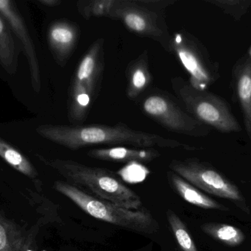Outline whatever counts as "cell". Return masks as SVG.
I'll return each instance as SVG.
<instances>
[{"label":"cell","instance_id":"6da1fadb","mask_svg":"<svg viewBox=\"0 0 251 251\" xmlns=\"http://www.w3.org/2000/svg\"><path fill=\"white\" fill-rule=\"evenodd\" d=\"M36 132L43 138L72 150L88 146L128 145L138 148L183 149L198 150L197 147L178 140L165 138L159 134L143 132L124 124L109 126L104 125H42Z\"/></svg>","mask_w":251,"mask_h":251},{"label":"cell","instance_id":"7a4b0ae2","mask_svg":"<svg viewBox=\"0 0 251 251\" xmlns=\"http://www.w3.org/2000/svg\"><path fill=\"white\" fill-rule=\"evenodd\" d=\"M47 163L58 171L67 183L89 195L130 210L144 207L140 196L108 169L63 159Z\"/></svg>","mask_w":251,"mask_h":251},{"label":"cell","instance_id":"3957f363","mask_svg":"<svg viewBox=\"0 0 251 251\" xmlns=\"http://www.w3.org/2000/svg\"><path fill=\"white\" fill-rule=\"evenodd\" d=\"M57 191L70 199L90 216L138 234H154L160 225L147 208L130 210L93 197L64 181H56Z\"/></svg>","mask_w":251,"mask_h":251},{"label":"cell","instance_id":"277c9868","mask_svg":"<svg viewBox=\"0 0 251 251\" xmlns=\"http://www.w3.org/2000/svg\"><path fill=\"white\" fill-rule=\"evenodd\" d=\"M173 88L192 116L222 133L240 132L241 126L224 99L209 91L196 89L181 78L172 80Z\"/></svg>","mask_w":251,"mask_h":251},{"label":"cell","instance_id":"5b68a950","mask_svg":"<svg viewBox=\"0 0 251 251\" xmlns=\"http://www.w3.org/2000/svg\"><path fill=\"white\" fill-rule=\"evenodd\" d=\"M104 40L98 39L88 49L78 65L69 92V117L74 123L86 119L102 77Z\"/></svg>","mask_w":251,"mask_h":251},{"label":"cell","instance_id":"8992f818","mask_svg":"<svg viewBox=\"0 0 251 251\" xmlns=\"http://www.w3.org/2000/svg\"><path fill=\"white\" fill-rule=\"evenodd\" d=\"M170 170L206 193L234 202L246 213L249 206L240 189L212 167L196 159L171 161Z\"/></svg>","mask_w":251,"mask_h":251},{"label":"cell","instance_id":"52a82bcc","mask_svg":"<svg viewBox=\"0 0 251 251\" xmlns=\"http://www.w3.org/2000/svg\"><path fill=\"white\" fill-rule=\"evenodd\" d=\"M142 0H117L109 18L119 20L127 29L140 36L159 41L168 50L170 36L166 24L157 12Z\"/></svg>","mask_w":251,"mask_h":251},{"label":"cell","instance_id":"ba28073f","mask_svg":"<svg viewBox=\"0 0 251 251\" xmlns=\"http://www.w3.org/2000/svg\"><path fill=\"white\" fill-rule=\"evenodd\" d=\"M168 51L178 57L190 75V85L205 91L219 77L218 68L191 35L176 32L170 38Z\"/></svg>","mask_w":251,"mask_h":251},{"label":"cell","instance_id":"9c48e42d","mask_svg":"<svg viewBox=\"0 0 251 251\" xmlns=\"http://www.w3.org/2000/svg\"><path fill=\"white\" fill-rule=\"evenodd\" d=\"M144 113L159 125L176 134L203 137L210 134V128L184 112L164 94L149 96L142 103Z\"/></svg>","mask_w":251,"mask_h":251},{"label":"cell","instance_id":"30bf717a","mask_svg":"<svg viewBox=\"0 0 251 251\" xmlns=\"http://www.w3.org/2000/svg\"><path fill=\"white\" fill-rule=\"evenodd\" d=\"M0 14L7 21L18 43L23 50L30 74L31 84L34 91L37 94L41 88V70L37 56L35 46L32 39L29 29L17 8L15 1L10 0H0Z\"/></svg>","mask_w":251,"mask_h":251},{"label":"cell","instance_id":"8fae6325","mask_svg":"<svg viewBox=\"0 0 251 251\" xmlns=\"http://www.w3.org/2000/svg\"><path fill=\"white\" fill-rule=\"evenodd\" d=\"M49 45L54 58L60 66L66 64L73 53L79 38V28L66 21H58L50 25Z\"/></svg>","mask_w":251,"mask_h":251},{"label":"cell","instance_id":"7c38bea8","mask_svg":"<svg viewBox=\"0 0 251 251\" xmlns=\"http://www.w3.org/2000/svg\"><path fill=\"white\" fill-rule=\"evenodd\" d=\"M90 158L117 163L151 162L160 157V153L155 148L114 147L92 149L87 152Z\"/></svg>","mask_w":251,"mask_h":251},{"label":"cell","instance_id":"4fadbf2b","mask_svg":"<svg viewBox=\"0 0 251 251\" xmlns=\"http://www.w3.org/2000/svg\"><path fill=\"white\" fill-rule=\"evenodd\" d=\"M234 85L246 132L251 141V58L245 57L234 70Z\"/></svg>","mask_w":251,"mask_h":251},{"label":"cell","instance_id":"5bb4252c","mask_svg":"<svg viewBox=\"0 0 251 251\" xmlns=\"http://www.w3.org/2000/svg\"><path fill=\"white\" fill-rule=\"evenodd\" d=\"M167 178L171 187L176 192L177 194L190 204L203 209H215L223 212L229 211L226 206L206 195L199 189L172 171L170 170L167 172Z\"/></svg>","mask_w":251,"mask_h":251},{"label":"cell","instance_id":"9a60e30c","mask_svg":"<svg viewBox=\"0 0 251 251\" xmlns=\"http://www.w3.org/2000/svg\"><path fill=\"white\" fill-rule=\"evenodd\" d=\"M21 50L8 23L0 14V65L9 75H14L17 71Z\"/></svg>","mask_w":251,"mask_h":251},{"label":"cell","instance_id":"2e32d148","mask_svg":"<svg viewBox=\"0 0 251 251\" xmlns=\"http://www.w3.org/2000/svg\"><path fill=\"white\" fill-rule=\"evenodd\" d=\"M201 229L214 240L229 247L240 246L246 240L242 230L227 224L208 223L201 225Z\"/></svg>","mask_w":251,"mask_h":251},{"label":"cell","instance_id":"e0dca14e","mask_svg":"<svg viewBox=\"0 0 251 251\" xmlns=\"http://www.w3.org/2000/svg\"><path fill=\"white\" fill-rule=\"evenodd\" d=\"M151 82V75L146 54L135 60L128 69L127 95L129 98L137 97Z\"/></svg>","mask_w":251,"mask_h":251},{"label":"cell","instance_id":"ac0fdd59","mask_svg":"<svg viewBox=\"0 0 251 251\" xmlns=\"http://www.w3.org/2000/svg\"><path fill=\"white\" fill-rule=\"evenodd\" d=\"M0 157L19 172L30 178H35L36 176V171L28 159L17 149L10 145L1 137H0Z\"/></svg>","mask_w":251,"mask_h":251},{"label":"cell","instance_id":"d6986e66","mask_svg":"<svg viewBox=\"0 0 251 251\" xmlns=\"http://www.w3.org/2000/svg\"><path fill=\"white\" fill-rule=\"evenodd\" d=\"M166 215L168 223L181 251H199L187 226L181 218L171 209L168 210Z\"/></svg>","mask_w":251,"mask_h":251},{"label":"cell","instance_id":"ffe728a7","mask_svg":"<svg viewBox=\"0 0 251 251\" xmlns=\"http://www.w3.org/2000/svg\"><path fill=\"white\" fill-rule=\"evenodd\" d=\"M117 0H89L77 3L78 11L84 19L92 17H107L116 5Z\"/></svg>","mask_w":251,"mask_h":251},{"label":"cell","instance_id":"44dd1931","mask_svg":"<svg viewBox=\"0 0 251 251\" xmlns=\"http://www.w3.org/2000/svg\"><path fill=\"white\" fill-rule=\"evenodd\" d=\"M206 1L220 7L237 21L247 13L251 5V0H207Z\"/></svg>","mask_w":251,"mask_h":251},{"label":"cell","instance_id":"7402d4cb","mask_svg":"<svg viewBox=\"0 0 251 251\" xmlns=\"http://www.w3.org/2000/svg\"><path fill=\"white\" fill-rule=\"evenodd\" d=\"M8 246V238L4 227L0 223V251H6Z\"/></svg>","mask_w":251,"mask_h":251},{"label":"cell","instance_id":"603a6c76","mask_svg":"<svg viewBox=\"0 0 251 251\" xmlns=\"http://www.w3.org/2000/svg\"><path fill=\"white\" fill-rule=\"evenodd\" d=\"M38 1L46 7H55L61 3L60 0H38Z\"/></svg>","mask_w":251,"mask_h":251},{"label":"cell","instance_id":"cb8c5ba5","mask_svg":"<svg viewBox=\"0 0 251 251\" xmlns=\"http://www.w3.org/2000/svg\"><path fill=\"white\" fill-rule=\"evenodd\" d=\"M32 251L29 250V251Z\"/></svg>","mask_w":251,"mask_h":251},{"label":"cell","instance_id":"d4e9b609","mask_svg":"<svg viewBox=\"0 0 251 251\" xmlns=\"http://www.w3.org/2000/svg\"></svg>","mask_w":251,"mask_h":251}]
</instances>
